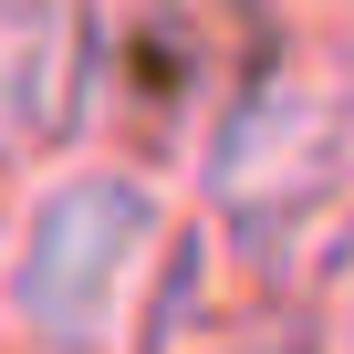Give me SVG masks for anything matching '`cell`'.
Wrapping results in <instances>:
<instances>
[{
    "instance_id": "1",
    "label": "cell",
    "mask_w": 354,
    "mask_h": 354,
    "mask_svg": "<svg viewBox=\"0 0 354 354\" xmlns=\"http://www.w3.org/2000/svg\"><path fill=\"white\" fill-rule=\"evenodd\" d=\"M136 240H146V198L125 188V177H73V188L42 209L32 261H21V281H11L21 313H32L42 333H94V323L115 313V281H125Z\"/></svg>"
}]
</instances>
